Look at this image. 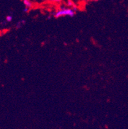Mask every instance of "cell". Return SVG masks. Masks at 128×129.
Masks as SVG:
<instances>
[{"label":"cell","instance_id":"cell-5","mask_svg":"<svg viewBox=\"0 0 128 129\" xmlns=\"http://www.w3.org/2000/svg\"><path fill=\"white\" fill-rule=\"evenodd\" d=\"M30 9L29 8L26 7H25L24 8V9H23V12H24V13H28V12L30 11Z\"/></svg>","mask_w":128,"mask_h":129},{"label":"cell","instance_id":"cell-3","mask_svg":"<svg viewBox=\"0 0 128 129\" xmlns=\"http://www.w3.org/2000/svg\"><path fill=\"white\" fill-rule=\"evenodd\" d=\"M25 23H26L25 20H21V21H19L16 24V28L17 29L20 28H21V27L23 26L25 24Z\"/></svg>","mask_w":128,"mask_h":129},{"label":"cell","instance_id":"cell-4","mask_svg":"<svg viewBox=\"0 0 128 129\" xmlns=\"http://www.w3.org/2000/svg\"><path fill=\"white\" fill-rule=\"evenodd\" d=\"M13 19V17L12 16H7V17H6V21H7V23H10L12 22Z\"/></svg>","mask_w":128,"mask_h":129},{"label":"cell","instance_id":"cell-2","mask_svg":"<svg viewBox=\"0 0 128 129\" xmlns=\"http://www.w3.org/2000/svg\"><path fill=\"white\" fill-rule=\"evenodd\" d=\"M23 3H24V6L26 7L31 9L33 7V3L31 0H23Z\"/></svg>","mask_w":128,"mask_h":129},{"label":"cell","instance_id":"cell-1","mask_svg":"<svg viewBox=\"0 0 128 129\" xmlns=\"http://www.w3.org/2000/svg\"><path fill=\"white\" fill-rule=\"evenodd\" d=\"M76 14V11L73 9L69 8H62L61 9L56 11L54 14V17L55 18L63 17V16H69V17H74Z\"/></svg>","mask_w":128,"mask_h":129},{"label":"cell","instance_id":"cell-6","mask_svg":"<svg viewBox=\"0 0 128 129\" xmlns=\"http://www.w3.org/2000/svg\"><path fill=\"white\" fill-rule=\"evenodd\" d=\"M48 1H50V2H56V3H58V2H61V0H48Z\"/></svg>","mask_w":128,"mask_h":129}]
</instances>
